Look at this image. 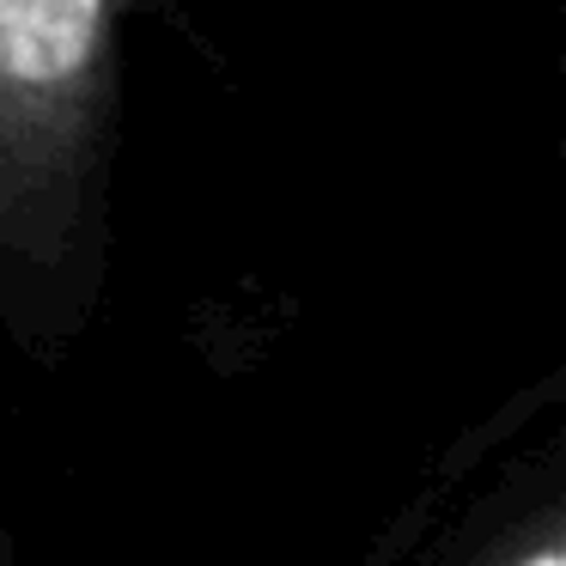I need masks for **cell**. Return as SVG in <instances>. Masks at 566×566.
<instances>
[{"label": "cell", "instance_id": "6da1fadb", "mask_svg": "<svg viewBox=\"0 0 566 566\" xmlns=\"http://www.w3.org/2000/svg\"><path fill=\"white\" fill-rule=\"evenodd\" d=\"M104 0H0V80L67 86L92 62Z\"/></svg>", "mask_w": 566, "mask_h": 566}, {"label": "cell", "instance_id": "7a4b0ae2", "mask_svg": "<svg viewBox=\"0 0 566 566\" xmlns=\"http://www.w3.org/2000/svg\"><path fill=\"white\" fill-rule=\"evenodd\" d=\"M517 566H566V554L560 548H536L530 560H517Z\"/></svg>", "mask_w": 566, "mask_h": 566}]
</instances>
